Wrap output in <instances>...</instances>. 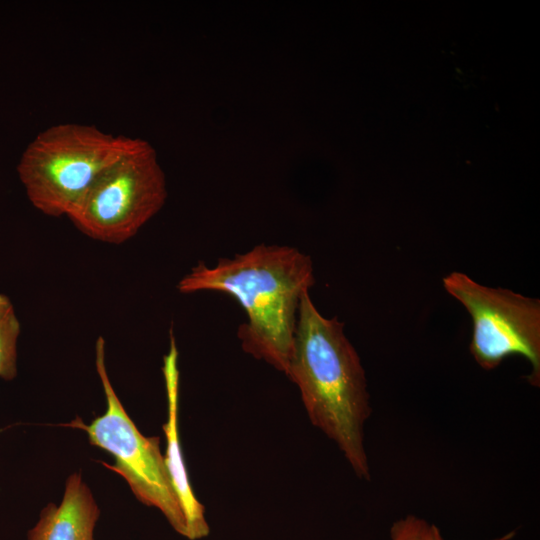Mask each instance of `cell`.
Returning a JSON list of instances; mask_svg holds the SVG:
<instances>
[{"label": "cell", "instance_id": "1", "mask_svg": "<svg viewBox=\"0 0 540 540\" xmlns=\"http://www.w3.org/2000/svg\"><path fill=\"white\" fill-rule=\"evenodd\" d=\"M309 255L287 245L259 244L213 267L199 262L177 284L183 294L216 291L234 297L246 313L237 336L242 349L285 375L301 299L314 285Z\"/></svg>", "mask_w": 540, "mask_h": 540}, {"label": "cell", "instance_id": "2", "mask_svg": "<svg viewBox=\"0 0 540 540\" xmlns=\"http://www.w3.org/2000/svg\"><path fill=\"white\" fill-rule=\"evenodd\" d=\"M287 377L311 423L331 439L356 476L370 480L364 426L371 414L360 358L337 317L326 318L309 292L300 302Z\"/></svg>", "mask_w": 540, "mask_h": 540}, {"label": "cell", "instance_id": "3", "mask_svg": "<svg viewBox=\"0 0 540 540\" xmlns=\"http://www.w3.org/2000/svg\"><path fill=\"white\" fill-rule=\"evenodd\" d=\"M135 140L88 124L50 126L30 142L17 167L28 199L45 215L68 217L98 176Z\"/></svg>", "mask_w": 540, "mask_h": 540}, {"label": "cell", "instance_id": "4", "mask_svg": "<svg viewBox=\"0 0 540 540\" xmlns=\"http://www.w3.org/2000/svg\"><path fill=\"white\" fill-rule=\"evenodd\" d=\"M95 365L106 398V411L89 424L77 417L65 426L83 430L91 445L110 453L114 463L102 464L120 475L141 503L157 508L171 527L187 538V520L161 453L160 438L144 436L127 414L110 382L101 336L95 345Z\"/></svg>", "mask_w": 540, "mask_h": 540}, {"label": "cell", "instance_id": "5", "mask_svg": "<svg viewBox=\"0 0 540 540\" xmlns=\"http://www.w3.org/2000/svg\"><path fill=\"white\" fill-rule=\"evenodd\" d=\"M166 199V177L157 153L147 141L136 138L98 176L68 218L92 239L121 244L133 238Z\"/></svg>", "mask_w": 540, "mask_h": 540}, {"label": "cell", "instance_id": "6", "mask_svg": "<svg viewBox=\"0 0 540 540\" xmlns=\"http://www.w3.org/2000/svg\"><path fill=\"white\" fill-rule=\"evenodd\" d=\"M446 291L468 311L473 322L470 352L485 370L510 355L531 365L527 380L540 385V301L508 289L481 285L461 272L442 280Z\"/></svg>", "mask_w": 540, "mask_h": 540}, {"label": "cell", "instance_id": "7", "mask_svg": "<svg viewBox=\"0 0 540 540\" xmlns=\"http://www.w3.org/2000/svg\"><path fill=\"white\" fill-rule=\"evenodd\" d=\"M177 362L178 351L175 338L171 332L170 348L163 358L162 367L167 396V420L163 425L167 443L164 458L173 487L187 520V539L198 540L209 535L210 527L205 517V508L196 498L192 489L179 441V370Z\"/></svg>", "mask_w": 540, "mask_h": 540}, {"label": "cell", "instance_id": "8", "mask_svg": "<svg viewBox=\"0 0 540 540\" xmlns=\"http://www.w3.org/2000/svg\"><path fill=\"white\" fill-rule=\"evenodd\" d=\"M100 509L79 472L65 483L59 505L49 503L41 511L36 525L27 533V540H94Z\"/></svg>", "mask_w": 540, "mask_h": 540}, {"label": "cell", "instance_id": "9", "mask_svg": "<svg viewBox=\"0 0 540 540\" xmlns=\"http://www.w3.org/2000/svg\"><path fill=\"white\" fill-rule=\"evenodd\" d=\"M21 324L8 296L0 293V378L13 380L17 370V343Z\"/></svg>", "mask_w": 540, "mask_h": 540}, {"label": "cell", "instance_id": "10", "mask_svg": "<svg viewBox=\"0 0 540 540\" xmlns=\"http://www.w3.org/2000/svg\"><path fill=\"white\" fill-rule=\"evenodd\" d=\"M388 540H444L437 526L423 521H404L390 527Z\"/></svg>", "mask_w": 540, "mask_h": 540}]
</instances>
